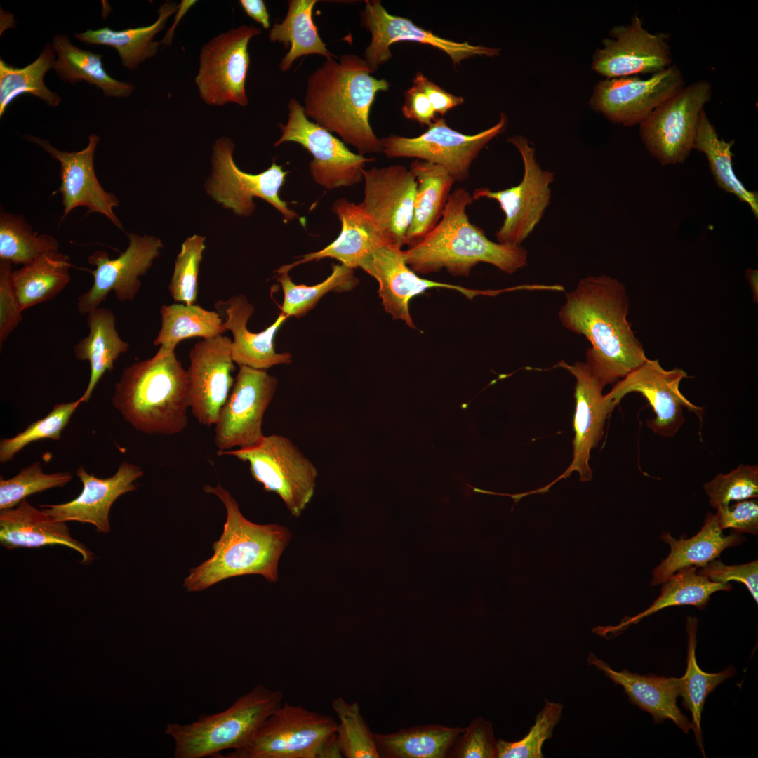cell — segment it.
I'll list each match as a JSON object with an SVG mask.
<instances>
[{"mask_svg":"<svg viewBox=\"0 0 758 758\" xmlns=\"http://www.w3.org/2000/svg\"><path fill=\"white\" fill-rule=\"evenodd\" d=\"M629 307L622 282L605 274L590 275L566 293L559 311L562 326L591 344L585 363L603 387L625 378L647 359L627 321Z\"/></svg>","mask_w":758,"mask_h":758,"instance_id":"6da1fadb","label":"cell"},{"mask_svg":"<svg viewBox=\"0 0 758 758\" xmlns=\"http://www.w3.org/2000/svg\"><path fill=\"white\" fill-rule=\"evenodd\" d=\"M372 74L364 59L354 54L326 59L307 78L302 106L309 119L362 155L382 152L369 115L377 93L390 88L387 80Z\"/></svg>","mask_w":758,"mask_h":758,"instance_id":"7a4b0ae2","label":"cell"},{"mask_svg":"<svg viewBox=\"0 0 758 758\" xmlns=\"http://www.w3.org/2000/svg\"><path fill=\"white\" fill-rule=\"evenodd\" d=\"M473 201L465 188L451 193L434 228L403 251L411 269L422 274L446 269L454 276H467L480 262L510 274L527 265L528 253L524 247L494 242L470 221L466 211Z\"/></svg>","mask_w":758,"mask_h":758,"instance_id":"3957f363","label":"cell"},{"mask_svg":"<svg viewBox=\"0 0 758 758\" xmlns=\"http://www.w3.org/2000/svg\"><path fill=\"white\" fill-rule=\"evenodd\" d=\"M112 406L134 429L174 435L187 426L190 379L175 351L159 347L151 358L127 366L114 386Z\"/></svg>","mask_w":758,"mask_h":758,"instance_id":"277c9868","label":"cell"},{"mask_svg":"<svg viewBox=\"0 0 758 758\" xmlns=\"http://www.w3.org/2000/svg\"><path fill=\"white\" fill-rule=\"evenodd\" d=\"M204 491L218 496L226 509V521L220 538L213 545V554L192 568L184 580L188 592L203 591L227 578L257 574L269 582L278 579V564L290 539L284 526L258 524L248 520L224 487L206 485Z\"/></svg>","mask_w":758,"mask_h":758,"instance_id":"5b68a950","label":"cell"},{"mask_svg":"<svg viewBox=\"0 0 758 758\" xmlns=\"http://www.w3.org/2000/svg\"><path fill=\"white\" fill-rule=\"evenodd\" d=\"M283 699L281 691L259 684L224 711L189 724H168L165 733L174 740V757L217 758L223 750L244 747Z\"/></svg>","mask_w":758,"mask_h":758,"instance_id":"8992f818","label":"cell"},{"mask_svg":"<svg viewBox=\"0 0 758 758\" xmlns=\"http://www.w3.org/2000/svg\"><path fill=\"white\" fill-rule=\"evenodd\" d=\"M217 455L247 462L252 477L265 491L277 493L295 517L300 516L314 494L316 466L285 436L265 435L253 446L218 451Z\"/></svg>","mask_w":758,"mask_h":758,"instance_id":"52a82bcc","label":"cell"},{"mask_svg":"<svg viewBox=\"0 0 758 758\" xmlns=\"http://www.w3.org/2000/svg\"><path fill=\"white\" fill-rule=\"evenodd\" d=\"M519 151L524 164V175L516 186L492 191L488 187L476 189L473 200L482 198L496 201L505 214L502 225L496 231L497 242L509 246H521L541 220L550 201V185L554 175L543 170L536 157V150L529 140L521 135L507 140Z\"/></svg>","mask_w":758,"mask_h":758,"instance_id":"ba28073f","label":"cell"},{"mask_svg":"<svg viewBox=\"0 0 758 758\" xmlns=\"http://www.w3.org/2000/svg\"><path fill=\"white\" fill-rule=\"evenodd\" d=\"M337 725L331 715L285 702L246 746L218 757L317 758L321 744L336 731Z\"/></svg>","mask_w":758,"mask_h":758,"instance_id":"9c48e42d","label":"cell"},{"mask_svg":"<svg viewBox=\"0 0 758 758\" xmlns=\"http://www.w3.org/2000/svg\"><path fill=\"white\" fill-rule=\"evenodd\" d=\"M508 119L501 112L493 126L474 135L451 128L444 118L436 119L421 135L408 138L396 135L380 138L382 152L388 158H415L441 166L456 181L469 176L470 168L480 152L507 128Z\"/></svg>","mask_w":758,"mask_h":758,"instance_id":"30bf717a","label":"cell"},{"mask_svg":"<svg viewBox=\"0 0 758 758\" xmlns=\"http://www.w3.org/2000/svg\"><path fill=\"white\" fill-rule=\"evenodd\" d=\"M712 86L701 79L684 86L639 125L641 140L662 166L684 163L693 147L700 114Z\"/></svg>","mask_w":758,"mask_h":758,"instance_id":"8fae6325","label":"cell"},{"mask_svg":"<svg viewBox=\"0 0 758 758\" xmlns=\"http://www.w3.org/2000/svg\"><path fill=\"white\" fill-rule=\"evenodd\" d=\"M234 145L229 138L218 139L213 146L212 173L206 184L207 193L225 208L241 217L250 216L255 209L254 197H259L275 208L285 222L298 217L279 197L288 173L274 161L258 174L241 171L233 159Z\"/></svg>","mask_w":758,"mask_h":758,"instance_id":"7c38bea8","label":"cell"},{"mask_svg":"<svg viewBox=\"0 0 758 758\" xmlns=\"http://www.w3.org/2000/svg\"><path fill=\"white\" fill-rule=\"evenodd\" d=\"M288 109L287 122L279 124L281 135L275 147L293 142L306 149L313 157L309 164L310 174L316 183L326 190L350 187L363 180L366 164L375 158L350 151L331 132L309 119L296 99L289 100Z\"/></svg>","mask_w":758,"mask_h":758,"instance_id":"4fadbf2b","label":"cell"},{"mask_svg":"<svg viewBox=\"0 0 758 758\" xmlns=\"http://www.w3.org/2000/svg\"><path fill=\"white\" fill-rule=\"evenodd\" d=\"M260 33L259 27L242 25L213 37L202 46L195 84L206 104L218 107L228 103L248 105V46Z\"/></svg>","mask_w":758,"mask_h":758,"instance_id":"5bb4252c","label":"cell"},{"mask_svg":"<svg viewBox=\"0 0 758 758\" xmlns=\"http://www.w3.org/2000/svg\"><path fill=\"white\" fill-rule=\"evenodd\" d=\"M684 86L682 71L673 63L646 79L633 76L600 80L594 87L589 105L613 124L639 126Z\"/></svg>","mask_w":758,"mask_h":758,"instance_id":"9a60e30c","label":"cell"},{"mask_svg":"<svg viewBox=\"0 0 758 758\" xmlns=\"http://www.w3.org/2000/svg\"><path fill=\"white\" fill-rule=\"evenodd\" d=\"M277 383L276 377L266 370L239 366L229 397L214 425L218 451L248 447L261 441L265 436L263 418Z\"/></svg>","mask_w":758,"mask_h":758,"instance_id":"2e32d148","label":"cell"},{"mask_svg":"<svg viewBox=\"0 0 758 758\" xmlns=\"http://www.w3.org/2000/svg\"><path fill=\"white\" fill-rule=\"evenodd\" d=\"M595 50L591 69L606 79L652 75L673 64L667 33H651L634 14L630 22L613 26Z\"/></svg>","mask_w":758,"mask_h":758,"instance_id":"e0dca14e","label":"cell"},{"mask_svg":"<svg viewBox=\"0 0 758 758\" xmlns=\"http://www.w3.org/2000/svg\"><path fill=\"white\" fill-rule=\"evenodd\" d=\"M363 27L371 34L364 59L373 73L392 58L390 46L396 42L413 41L427 44L446 53L454 65L474 56L496 57L498 48L456 42L442 38L413 23L410 19L390 14L379 0H366L360 13Z\"/></svg>","mask_w":758,"mask_h":758,"instance_id":"ac0fdd59","label":"cell"},{"mask_svg":"<svg viewBox=\"0 0 758 758\" xmlns=\"http://www.w3.org/2000/svg\"><path fill=\"white\" fill-rule=\"evenodd\" d=\"M687 377L681 368L665 370L658 360L647 358L638 368L617 381L606 394L616 406L629 393L642 394L655 413L653 418L647 420V426L654 433L669 438L682 426L685 420L684 408L700 418L704 413L703 408L691 403L679 390L680 382Z\"/></svg>","mask_w":758,"mask_h":758,"instance_id":"d6986e66","label":"cell"},{"mask_svg":"<svg viewBox=\"0 0 758 758\" xmlns=\"http://www.w3.org/2000/svg\"><path fill=\"white\" fill-rule=\"evenodd\" d=\"M127 248L117 258L112 259L104 251L98 250L87 258L95 267L91 272L93 277L91 287L78 298L77 308L81 314H87L99 307L111 291L120 301L132 300L140 286V277L152 267L160 255L161 241L152 235H128Z\"/></svg>","mask_w":758,"mask_h":758,"instance_id":"ffe728a7","label":"cell"},{"mask_svg":"<svg viewBox=\"0 0 758 758\" xmlns=\"http://www.w3.org/2000/svg\"><path fill=\"white\" fill-rule=\"evenodd\" d=\"M364 198L359 204L388 244L402 247L411 224L417 180L395 164L363 171Z\"/></svg>","mask_w":758,"mask_h":758,"instance_id":"44dd1931","label":"cell"},{"mask_svg":"<svg viewBox=\"0 0 758 758\" xmlns=\"http://www.w3.org/2000/svg\"><path fill=\"white\" fill-rule=\"evenodd\" d=\"M230 338L222 335L197 343L189 353L190 408L199 424H215L234 379Z\"/></svg>","mask_w":758,"mask_h":758,"instance_id":"7402d4cb","label":"cell"},{"mask_svg":"<svg viewBox=\"0 0 758 758\" xmlns=\"http://www.w3.org/2000/svg\"><path fill=\"white\" fill-rule=\"evenodd\" d=\"M379 284L378 293L385 311L393 319H401L415 328L409 312V302L414 296L432 288L457 290L471 299L479 295H496L503 290H473L460 286L441 283L419 277L406 264L401 247L384 244L372 251L359 267Z\"/></svg>","mask_w":758,"mask_h":758,"instance_id":"603a6c76","label":"cell"},{"mask_svg":"<svg viewBox=\"0 0 758 758\" xmlns=\"http://www.w3.org/2000/svg\"><path fill=\"white\" fill-rule=\"evenodd\" d=\"M38 145L60 164V185L63 213L62 222L76 208L85 206L88 213L105 215L114 225L122 229L120 220L114 213L119 199L101 186L95 175L94 155L100 137L91 134L86 147L78 152L61 151L51 146L48 140L31 135L24 136Z\"/></svg>","mask_w":758,"mask_h":758,"instance_id":"cb8c5ba5","label":"cell"},{"mask_svg":"<svg viewBox=\"0 0 758 758\" xmlns=\"http://www.w3.org/2000/svg\"><path fill=\"white\" fill-rule=\"evenodd\" d=\"M557 366L567 370L576 380L573 459L557 480L567 477L575 471L579 473L581 480H589L592 478L589 465L590 452L602 439L606 420L616 405L602 393L604 387L585 362L577 361L570 365L561 360Z\"/></svg>","mask_w":758,"mask_h":758,"instance_id":"d4e9b609","label":"cell"},{"mask_svg":"<svg viewBox=\"0 0 758 758\" xmlns=\"http://www.w3.org/2000/svg\"><path fill=\"white\" fill-rule=\"evenodd\" d=\"M75 474L83 484V489L76 498L65 503L39 507L56 521L91 524L97 531L109 533L112 504L119 496L137 488L135 481L144 472L139 466L123 461L115 474L109 478H98L88 474L82 466L77 469Z\"/></svg>","mask_w":758,"mask_h":758,"instance_id":"484cf974","label":"cell"},{"mask_svg":"<svg viewBox=\"0 0 758 758\" xmlns=\"http://www.w3.org/2000/svg\"><path fill=\"white\" fill-rule=\"evenodd\" d=\"M0 543L8 550L61 545L79 552L81 564L95 559L88 547L72 537L65 522L53 520L26 498L13 508L1 510Z\"/></svg>","mask_w":758,"mask_h":758,"instance_id":"4316f807","label":"cell"},{"mask_svg":"<svg viewBox=\"0 0 758 758\" xmlns=\"http://www.w3.org/2000/svg\"><path fill=\"white\" fill-rule=\"evenodd\" d=\"M220 303L223 305L227 316L223 325L233 335L230 350L235 364L239 366L267 370L276 365L291 363V355L288 352L277 353L274 344L276 333L288 317L287 315L280 313L265 330L252 333L247 328V323L254 307L244 295L232 296Z\"/></svg>","mask_w":758,"mask_h":758,"instance_id":"83f0119b","label":"cell"},{"mask_svg":"<svg viewBox=\"0 0 758 758\" xmlns=\"http://www.w3.org/2000/svg\"><path fill=\"white\" fill-rule=\"evenodd\" d=\"M587 665L595 666L616 684L622 686L630 703L651 714L656 723L670 719L685 733L691 729V723L677 705L680 678L616 671L592 653L587 657Z\"/></svg>","mask_w":758,"mask_h":758,"instance_id":"f1b7e54d","label":"cell"},{"mask_svg":"<svg viewBox=\"0 0 758 758\" xmlns=\"http://www.w3.org/2000/svg\"><path fill=\"white\" fill-rule=\"evenodd\" d=\"M332 211L336 214L341 230L338 237L323 249L303 255L292 264L279 267L277 272H288L295 266L325 258L338 260L354 269L375 248L388 244L371 218L359 204L344 198L335 201Z\"/></svg>","mask_w":758,"mask_h":758,"instance_id":"f546056e","label":"cell"},{"mask_svg":"<svg viewBox=\"0 0 758 758\" xmlns=\"http://www.w3.org/2000/svg\"><path fill=\"white\" fill-rule=\"evenodd\" d=\"M660 538L669 545L670 552L653 570L651 583L653 586L663 584L680 569L703 567L719 557L723 550L743 540V536L736 533L724 536L714 514L710 512L707 513L703 526L693 537L676 539L669 533H664Z\"/></svg>","mask_w":758,"mask_h":758,"instance_id":"4dcf8cb0","label":"cell"},{"mask_svg":"<svg viewBox=\"0 0 758 758\" xmlns=\"http://www.w3.org/2000/svg\"><path fill=\"white\" fill-rule=\"evenodd\" d=\"M89 333L74 347L75 358L88 361L91 373L83 395L82 402H88L100 378L107 371L114 369L119 357L127 352L129 344L123 340L116 328V317L112 310L98 307L87 314Z\"/></svg>","mask_w":758,"mask_h":758,"instance_id":"1f68e13d","label":"cell"},{"mask_svg":"<svg viewBox=\"0 0 758 758\" xmlns=\"http://www.w3.org/2000/svg\"><path fill=\"white\" fill-rule=\"evenodd\" d=\"M410 170L417 180L413 214L406 244L419 241L439 222L456 180L440 166L415 159Z\"/></svg>","mask_w":758,"mask_h":758,"instance_id":"d6a6232c","label":"cell"},{"mask_svg":"<svg viewBox=\"0 0 758 758\" xmlns=\"http://www.w3.org/2000/svg\"><path fill=\"white\" fill-rule=\"evenodd\" d=\"M179 6L173 1L161 4L157 20L148 26L114 30L105 27L98 29H87L75 33L74 38L86 45H104L114 48L121 59V65L130 71H135L147 59L154 57L161 44L154 38L164 27L169 17Z\"/></svg>","mask_w":758,"mask_h":758,"instance_id":"836d02e7","label":"cell"},{"mask_svg":"<svg viewBox=\"0 0 758 758\" xmlns=\"http://www.w3.org/2000/svg\"><path fill=\"white\" fill-rule=\"evenodd\" d=\"M51 44L57 56L53 69L63 82L85 81L102 90L106 97L127 98L133 93V84L117 80L106 72L102 55L79 48L66 34H55Z\"/></svg>","mask_w":758,"mask_h":758,"instance_id":"e575fe53","label":"cell"},{"mask_svg":"<svg viewBox=\"0 0 758 758\" xmlns=\"http://www.w3.org/2000/svg\"><path fill=\"white\" fill-rule=\"evenodd\" d=\"M71 264L59 251L42 254L31 262L13 270L12 283L18 304L23 311L54 298L71 279Z\"/></svg>","mask_w":758,"mask_h":758,"instance_id":"d590c367","label":"cell"},{"mask_svg":"<svg viewBox=\"0 0 758 758\" xmlns=\"http://www.w3.org/2000/svg\"><path fill=\"white\" fill-rule=\"evenodd\" d=\"M317 0H290L288 9L281 22H276L269 32L271 42L283 44L289 51L279 62L281 72H287L293 62L309 55H320L336 58L321 39L315 25L312 12Z\"/></svg>","mask_w":758,"mask_h":758,"instance_id":"8d00e7d4","label":"cell"},{"mask_svg":"<svg viewBox=\"0 0 758 758\" xmlns=\"http://www.w3.org/2000/svg\"><path fill=\"white\" fill-rule=\"evenodd\" d=\"M465 729L428 724L401 728L393 733H374V736L383 758H444Z\"/></svg>","mask_w":758,"mask_h":758,"instance_id":"74e56055","label":"cell"},{"mask_svg":"<svg viewBox=\"0 0 758 758\" xmlns=\"http://www.w3.org/2000/svg\"><path fill=\"white\" fill-rule=\"evenodd\" d=\"M734 140L721 138L708 118L702 111L698 124L693 149L703 153L718 187L747 204L755 218L758 217L757 192L747 190L736 175L733 166L732 147Z\"/></svg>","mask_w":758,"mask_h":758,"instance_id":"f35d334b","label":"cell"},{"mask_svg":"<svg viewBox=\"0 0 758 758\" xmlns=\"http://www.w3.org/2000/svg\"><path fill=\"white\" fill-rule=\"evenodd\" d=\"M160 314L161 328L153 343L166 350L175 351L176 345L187 338H212L227 331L217 312L195 304L163 305Z\"/></svg>","mask_w":758,"mask_h":758,"instance_id":"ab89813d","label":"cell"},{"mask_svg":"<svg viewBox=\"0 0 758 758\" xmlns=\"http://www.w3.org/2000/svg\"><path fill=\"white\" fill-rule=\"evenodd\" d=\"M731 584L710 581L699 573L695 566L682 568L674 573L663 583L660 594L643 612L628 618L616 627H609L605 632H618L632 623H637L644 618L657 611L673 606L691 605L704 609L710 596L718 591H728Z\"/></svg>","mask_w":758,"mask_h":758,"instance_id":"60d3db41","label":"cell"},{"mask_svg":"<svg viewBox=\"0 0 758 758\" xmlns=\"http://www.w3.org/2000/svg\"><path fill=\"white\" fill-rule=\"evenodd\" d=\"M56 54L52 44L46 43L38 58L23 68H18L0 60V117L18 97L31 94L47 105L57 107L61 97L44 84L47 72L54 68Z\"/></svg>","mask_w":758,"mask_h":758,"instance_id":"b9f144b4","label":"cell"},{"mask_svg":"<svg viewBox=\"0 0 758 758\" xmlns=\"http://www.w3.org/2000/svg\"><path fill=\"white\" fill-rule=\"evenodd\" d=\"M697 626L698 620L688 616L687 666L685 674L680 677L679 696L683 698L684 707L691 712V729L694 732L697 745L705 757L700 723L706 698L719 684L733 676L736 670L731 666L719 672L707 673L699 667L696 658Z\"/></svg>","mask_w":758,"mask_h":758,"instance_id":"7bdbcfd3","label":"cell"},{"mask_svg":"<svg viewBox=\"0 0 758 758\" xmlns=\"http://www.w3.org/2000/svg\"><path fill=\"white\" fill-rule=\"evenodd\" d=\"M59 243L46 234L38 235L20 215L0 212V260L28 264L46 253L58 251Z\"/></svg>","mask_w":758,"mask_h":758,"instance_id":"ee69618b","label":"cell"},{"mask_svg":"<svg viewBox=\"0 0 758 758\" xmlns=\"http://www.w3.org/2000/svg\"><path fill=\"white\" fill-rule=\"evenodd\" d=\"M288 273L278 272L277 277V281L280 283L284 293L281 313L288 317H301L312 310L329 291H347L359 282L354 276V269L343 264L333 265L331 274L322 282L314 286L295 284Z\"/></svg>","mask_w":758,"mask_h":758,"instance_id":"f6af8a7d","label":"cell"},{"mask_svg":"<svg viewBox=\"0 0 758 758\" xmlns=\"http://www.w3.org/2000/svg\"><path fill=\"white\" fill-rule=\"evenodd\" d=\"M331 706L338 719L335 733L343 757L380 758L374 733L364 719L359 704L337 697Z\"/></svg>","mask_w":758,"mask_h":758,"instance_id":"bcb514c9","label":"cell"},{"mask_svg":"<svg viewBox=\"0 0 758 758\" xmlns=\"http://www.w3.org/2000/svg\"><path fill=\"white\" fill-rule=\"evenodd\" d=\"M82 402L80 397L76 401L58 404L43 418L32 423L25 430L11 438L0 441V462L12 460L14 456L33 441L51 439L59 440L61 433Z\"/></svg>","mask_w":758,"mask_h":758,"instance_id":"7dc6e473","label":"cell"},{"mask_svg":"<svg viewBox=\"0 0 758 758\" xmlns=\"http://www.w3.org/2000/svg\"><path fill=\"white\" fill-rule=\"evenodd\" d=\"M73 478L69 472L46 474L40 462L24 467L10 479L0 478V510L17 506L26 497L56 487H62Z\"/></svg>","mask_w":758,"mask_h":758,"instance_id":"c3c4849f","label":"cell"},{"mask_svg":"<svg viewBox=\"0 0 758 758\" xmlns=\"http://www.w3.org/2000/svg\"><path fill=\"white\" fill-rule=\"evenodd\" d=\"M563 705L545 699V705L536 715L535 723L521 740L514 742L497 740V758H542L544 742L552 737L559 723Z\"/></svg>","mask_w":758,"mask_h":758,"instance_id":"681fc988","label":"cell"},{"mask_svg":"<svg viewBox=\"0 0 758 758\" xmlns=\"http://www.w3.org/2000/svg\"><path fill=\"white\" fill-rule=\"evenodd\" d=\"M205 237L193 235L185 240L177 255L174 271L168 286L175 302L195 304L197 295V277L202 253L206 246Z\"/></svg>","mask_w":758,"mask_h":758,"instance_id":"f907efd6","label":"cell"},{"mask_svg":"<svg viewBox=\"0 0 758 758\" xmlns=\"http://www.w3.org/2000/svg\"><path fill=\"white\" fill-rule=\"evenodd\" d=\"M710 504L714 509L758 497V467L739 465L727 474H719L703 485Z\"/></svg>","mask_w":758,"mask_h":758,"instance_id":"816d5d0a","label":"cell"},{"mask_svg":"<svg viewBox=\"0 0 758 758\" xmlns=\"http://www.w3.org/2000/svg\"><path fill=\"white\" fill-rule=\"evenodd\" d=\"M496 743L492 723L478 717L457 738L448 757L497 758Z\"/></svg>","mask_w":758,"mask_h":758,"instance_id":"f5cc1de1","label":"cell"},{"mask_svg":"<svg viewBox=\"0 0 758 758\" xmlns=\"http://www.w3.org/2000/svg\"><path fill=\"white\" fill-rule=\"evenodd\" d=\"M698 572L712 582H740L747 587L754 601L758 602L757 560L739 565H726L714 559L701 567Z\"/></svg>","mask_w":758,"mask_h":758,"instance_id":"db71d44e","label":"cell"},{"mask_svg":"<svg viewBox=\"0 0 758 758\" xmlns=\"http://www.w3.org/2000/svg\"><path fill=\"white\" fill-rule=\"evenodd\" d=\"M11 263L0 260V343L8 338L22 320L21 310L12 283Z\"/></svg>","mask_w":758,"mask_h":758,"instance_id":"11a10c76","label":"cell"},{"mask_svg":"<svg viewBox=\"0 0 758 758\" xmlns=\"http://www.w3.org/2000/svg\"><path fill=\"white\" fill-rule=\"evenodd\" d=\"M714 514L721 530L732 528L738 533H758V502L746 499L731 505L719 507Z\"/></svg>","mask_w":758,"mask_h":758,"instance_id":"9f6ffc18","label":"cell"},{"mask_svg":"<svg viewBox=\"0 0 758 758\" xmlns=\"http://www.w3.org/2000/svg\"><path fill=\"white\" fill-rule=\"evenodd\" d=\"M413 86L423 92L432 105L436 113L444 116L451 109L464 102L462 96L446 91L430 81L422 72H418L413 80Z\"/></svg>","mask_w":758,"mask_h":758,"instance_id":"6f0895ef","label":"cell"},{"mask_svg":"<svg viewBox=\"0 0 758 758\" xmlns=\"http://www.w3.org/2000/svg\"><path fill=\"white\" fill-rule=\"evenodd\" d=\"M403 115L420 124L430 125L436 119V112L425 94L415 86L404 92Z\"/></svg>","mask_w":758,"mask_h":758,"instance_id":"680465c9","label":"cell"},{"mask_svg":"<svg viewBox=\"0 0 758 758\" xmlns=\"http://www.w3.org/2000/svg\"><path fill=\"white\" fill-rule=\"evenodd\" d=\"M240 5L245 13L265 29L270 27V15L262 0H241Z\"/></svg>","mask_w":758,"mask_h":758,"instance_id":"91938a15","label":"cell"},{"mask_svg":"<svg viewBox=\"0 0 758 758\" xmlns=\"http://www.w3.org/2000/svg\"><path fill=\"white\" fill-rule=\"evenodd\" d=\"M344 757L335 731L328 736L321 744L317 758Z\"/></svg>","mask_w":758,"mask_h":758,"instance_id":"94428289","label":"cell"}]
</instances>
